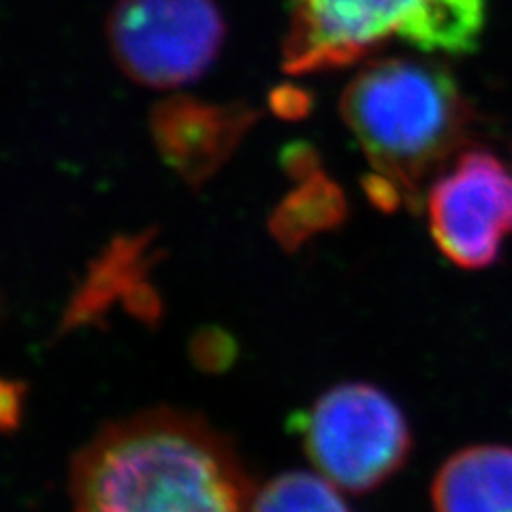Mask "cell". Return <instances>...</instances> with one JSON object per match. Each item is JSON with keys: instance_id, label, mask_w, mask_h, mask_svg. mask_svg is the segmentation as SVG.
<instances>
[{"instance_id": "cell-7", "label": "cell", "mask_w": 512, "mask_h": 512, "mask_svg": "<svg viewBox=\"0 0 512 512\" xmlns=\"http://www.w3.org/2000/svg\"><path fill=\"white\" fill-rule=\"evenodd\" d=\"M431 504L434 512H512V446L474 444L448 457Z\"/></svg>"}, {"instance_id": "cell-8", "label": "cell", "mask_w": 512, "mask_h": 512, "mask_svg": "<svg viewBox=\"0 0 512 512\" xmlns=\"http://www.w3.org/2000/svg\"><path fill=\"white\" fill-rule=\"evenodd\" d=\"M250 512H350V508L325 476L286 472L259 491Z\"/></svg>"}, {"instance_id": "cell-4", "label": "cell", "mask_w": 512, "mask_h": 512, "mask_svg": "<svg viewBox=\"0 0 512 512\" xmlns=\"http://www.w3.org/2000/svg\"><path fill=\"white\" fill-rule=\"evenodd\" d=\"M320 476L352 493L380 487L404 466L412 436L404 412L374 384L344 382L297 421Z\"/></svg>"}, {"instance_id": "cell-2", "label": "cell", "mask_w": 512, "mask_h": 512, "mask_svg": "<svg viewBox=\"0 0 512 512\" xmlns=\"http://www.w3.org/2000/svg\"><path fill=\"white\" fill-rule=\"evenodd\" d=\"M342 114L374 169L376 201L412 210L434 173L468 146L474 124L451 73L406 58L380 60L361 71L344 94Z\"/></svg>"}, {"instance_id": "cell-5", "label": "cell", "mask_w": 512, "mask_h": 512, "mask_svg": "<svg viewBox=\"0 0 512 512\" xmlns=\"http://www.w3.org/2000/svg\"><path fill=\"white\" fill-rule=\"evenodd\" d=\"M109 35L122 69L137 82L173 88L210 67L224 26L214 0H120Z\"/></svg>"}, {"instance_id": "cell-1", "label": "cell", "mask_w": 512, "mask_h": 512, "mask_svg": "<svg viewBox=\"0 0 512 512\" xmlns=\"http://www.w3.org/2000/svg\"><path fill=\"white\" fill-rule=\"evenodd\" d=\"M73 512H250L231 448L192 416L146 412L103 429L73 463Z\"/></svg>"}, {"instance_id": "cell-6", "label": "cell", "mask_w": 512, "mask_h": 512, "mask_svg": "<svg viewBox=\"0 0 512 512\" xmlns=\"http://www.w3.org/2000/svg\"><path fill=\"white\" fill-rule=\"evenodd\" d=\"M434 242L463 269L495 263L512 233V173L487 150L459 154L427 195Z\"/></svg>"}, {"instance_id": "cell-3", "label": "cell", "mask_w": 512, "mask_h": 512, "mask_svg": "<svg viewBox=\"0 0 512 512\" xmlns=\"http://www.w3.org/2000/svg\"><path fill=\"white\" fill-rule=\"evenodd\" d=\"M297 67L355 62L391 39L423 52H474L485 26V0H297Z\"/></svg>"}]
</instances>
